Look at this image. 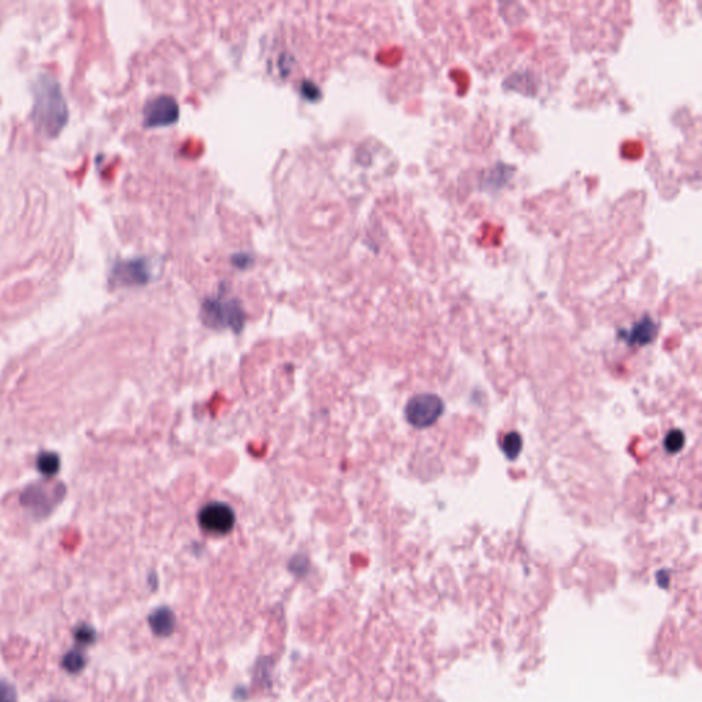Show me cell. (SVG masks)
I'll use <instances>...</instances> for the list:
<instances>
[{
  "instance_id": "10",
  "label": "cell",
  "mask_w": 702,
  "mask_h": 702,
  "mask_svg": "<svg viewBox=\"0 0 702 702\" xmlns=\"http://www.w3.org/2000/svg\"><path fill=\"white\" fill-rule=\"evenodd\" d=\"M36 468L37 471L46 476V478H52L55 476L59 469H61V459L56 453H52V452H44V453H40L39 457L36 459Z\"/></svg>"
},
{
  "instance_id": "12",
  "label": "cell",
  "mask_w": 702,
  "mask_h": 702,
  "mask_svg": "<svg viewBox=\"0 0 702 702\" xmlns=\"http://www.w3.org/2000/svg\"><path fill=\"white\" fill-rule=\"evenodd\" d=\"M73 636H74V642H75L77 648H80V649L94 645L97 639L95 629L91 627L90 624H85V623H81L74 629Z\"/></svg>"
},
{
  "instance_id": "8",
  "label": "cell",
  "mask_w": 702,
  "mask_h": 702,
  "mask_svg": "<svg viewBox=\"0 0 702 702\" xmlns=\"http://www.w3.org/2000/svg\"><path fill=\"white\" fill-rule=\"evenodd\" d=\"M116 279L122 284H143L148 279V272L142 262H122L114 269Z\"/></svg>"
},
{
  "instance_id": "4",
  "label": "cell",
  "mask_w": 702,
  "mask_h": 702,
  "mask_svg": "<svg viewBox=\"0 0 702 702\" xmlns=\"http://www.w3.org/2000/svg\"><path fill=\"white\" fill-rule=\"evenodd\" d=\"M65 485H56L49 487L44 485H29L21 494V504L25 508L30 509L39 517L47 516L65 497Z\"/></svg>"
},
{
  "instance_id": "5",
  "label": "cell",
  "mask_w": 702,
  "mask_h": 702,
  "mask_svg": "<svg viewBox=\"0 0 702 702\" xmlns=\"http://www.w3.org/2000/svg\"><path fill=\"white\" fill-rule=\"evenodd\" d=\"M198 521L205 533L226 535L234 530L236 516L229 505L224 502H210L199 510Z\"/></svg>"
},
{
  "instance_id": "14",
  "label": "cell",
  "mask_w": 702,
  "mask_h": 702,
  "mask_svg": "<svg viewBox=\"0 0 702 702\" xmlns=\"http://www.w3.org/2000/svg\"><path fill=\"white\" fill-rule=\"evenodd\" d=\"M683 444H684V434L680 430H672L664 439V447L671 454L679 453L683 449Z\"/></svg>"
},
{
  "instance_id": "11",
  "label": "cell",
  "mask_w": 702,
  "mask_h": 702,
  "mask_svg": "<svg viewBox=\"0 0 702 702\" xmlns=\"http://www.w3.org/2000/svg\"><path fill=\"white\" fill-rule=\"evenodd\" d=\"M62 668L71 674V675H77L80 674L85 665H87V658L84 653L80 650V648H74L72 650H69L68 653L65 654L62 657Z\"/></svg>"
},
{
  "instance_id": "6",
  "label": "cell",
  "mask_w": 702,
  "mask_h": 702,
  "mask_svg": "<svg viewBox=\"0 0 702 702\" xmlns=\"http://www.w3.org/2000/svg\"><path fill=\"white\" fill-rule=\"evenodd\" d=\"M143 113L147 126H165L177 120L178 106L173 97H154L147 102Z\"/></svg>"
},
{
  "instance_id": "3",
  "label": "cell",
  "mask_w": 702,
  "mask_h": 702,
  "mask_svg": "<svg viewBox=\"0 0 702 702\" xmlns=\"http://www.w3.org/2000/svg\"><path fill=\"white\" fill-rule=\"evenodd\" d=\"M444 411L443 401L435 394H418L406 405L405 414L408 421L416 428L434 425Z\"/></svg>"
},
{
  "instance_id": "7",
  "label": "cell",
  "mask_w": 702,
  "mask_h": 702,
  "mask_svg": "<svg viewBox=\"0 0 702 702\" xmlns=\"http://www.w3.org/2000/svg\"><path fill=\"white\" fill-rule=\"evenodd\" d=\"M148 626L154 635L159 638H168L176 630V615L169 606H159L150 613Z\"/></svg>"
},
{
  "instance_id": "13",
  "label": "cell",
  "mask_w": 702,
  "mask_h": 702,
  "mask_svg": "<svg viewBox=\"0 0 702 702\" xmlns=\"http://www.w3.org/2000/svg\"><path fill=\"white\" fill-rule=\"evenodd\" d=\"M523 449V437L517 432H509L508 435L504 436L502 440V452L509 460L517 459Z\"/></svg>"
},
{
  "instance_id": "2",
  "label": "cell",
  "mask_w": 702,
  "mask_h": 702,
  "mask_svg": "<svg viewBox=\"0 0 702 702\" xmlns=\"http://www.w3.org/2000/svg\"><path fill=\"white\" fill-rule=\"evenodd\" d=\"M202 320L210 328H231L239 332L244 325V312L235 299L213 298L203 303Z\"/></svg>"
},
{
  "instance_id": "9",
  "label": "cell",
  "mask_w": 702,
  "mask_h": 702,
  "mask_svg": "<svg viewBox=\"0 0 702 702\" xmlns=\"http://www.w3.org/2000/svg\"><path fill=\"white\" fill-rule=\"evenodd\" d=\"M655 335H657L655 322L650 317H643L632 327V329L626 335V339L630 344L645 346L652 343L655 339Z\"/></svg>"
},
{
  "instance_id": "16",
  "label": "cell",
  "mask_w": 702,
  "mask_h": 702,
  "mask_svg": "<svg viewBox=\"0 0 702 702\" xmlns=\"http://www.w3.org/2000/svg\"><path fill=\"white\" fill-rule=\"evenodd\" d=\"M308 559L305 557H295L290 562V569L296 575H303L308 569Z\"/></svg>"
},
{
  "instance_id": "15",
  "label": "cell",
  "mask_w": 702,
  "mask_h": 702,
  "mask_svg": "<svg viewBox=\"0 0 702 702\" xmlns=\"http://www.w3.org/2000/svg\"><path fill=\"white\" fill-rule=\"evenodd\" d=\"M0 702H17L14 687L4 680H0Z\"/></svg>"
},
{
  "instance_id": "1",
  "label": "cell",
  "mask_w": 702,
  "mask_h": 702,
  "mask_svg": "<svg viewBox=\"0 0 702 702\" xmlns=\"http://www.w3.org/2000/svg\"><path fill=\"white\" fill-rule=\"evenodd\" d=\"M33 120L46 135H56L68 120V106L58 80L49 74L40 75L35 85Z\"/></svg>"
}]
</instances>
